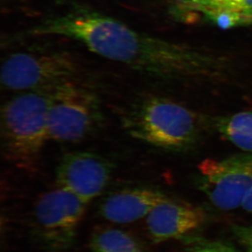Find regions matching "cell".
Instances as JSON below:
<instances>
[{
	"label": "cell",
	"instance_id": "cell-3",
	"mask_svg": "<svg viewBox=\"0 0 252 252\" xmlns=\"http://www.w3.org/2000/svg\"><path fill=\"white\" fill-rule=\"evenodd\" d=\"M134 138L173 152H185L196 146L201 128L196 115L181 104L152 96L137 104L125 120Z\"/></svg>",
	"mask_w": 252,
	"mask_h": 252
},
{
	"label": "cell",
	"instance_id": "cell-11",
	"mask_svg": "<svg viewBox=\"0 0 252 252\" xmlns=\"http://www.w3.org/2000/svg\"><path fill=\"white\" fill-rule=\"evenodd\" d=\"M213 128L225 140L245 152H252V112L243 111L214 118Z\"/></svg>",
	"mask_w": 252,
	"mask_h": 252
},
{
	"label": "cell",
	"instance_id": "cell-15",
	"mask_svg": "<svg viewBox=\"0 0 252 252\" xmlns=\"http://www.w3.org/2000/svg\"><path fill=\"white\" fill-rule=\"evenodd\" d=\"M185 252H239L228 243L221 241L201 240L190 245Z\"/></svg>",
	"mask_w": 252,
	"mask_h": 252
},
{
	"label": "cell",
	"instance_id": "cell-19",
	"mask_svg": "<svg viewBox=\"0 0 252 252\" xmlns=\"http://www.w3.org/2000/svg\"><path fill=\"white\" fill-rule=\"evenodd\" d=\"M142 252L141 251L140 249H138V250H135V251H134V252Z\"/></svg>",
	"mask_w": 252,
	"mask_h": 252
},
{
	"label": "cell",
	"instance_id": "cell-10",
	"mask_svg": "<svg viewBox=\"0 0 252 252\" xmlns=\"http://www.w3.org/2000/svg\"><path fill=\"white\" fill-rule=\"evenodd\" d=\"M168 197L149 188L123 189L104 198L99 211L101 216L116 223H129L147 217Z\"/></svg>",
	"mask_w": 252,
	"mask_h": 252
},
{
	"label": "cell",
	"instance_id": "cell-17",
	"mask_svg": "<svg viewBox=\"0 0 252 252\" xmlns=\"http://www.w3.org/2000/svg\"><path fill=\"white\" fill-rule=\"evenodd\" d=\"M242 207L245 211L252 213V188L244 199Z\"/></svg>",
	"mask_w": 252,
	"mask_h": 252
},
{
	"label": "cell",
	"instance_id": "cell-9",
	"mask_svg": "<svg viewBox=\"0 0 252 252\" xmlns=\"http://www.w3.org/2000/svg\"><path fill=\"white\" fill-rule=\"evenodd\" d=\"M146 217L149 236L156 244L185 236L200 228L207 218L200 207L170 198L157 205Z\"/></svg>",
	"mask_w": 252,
	"mask_h": 252
},
{
	"label": "cell",
	"instance_id": "cell-16",
	"mask_svg": "<svg viewBox=\"0 0 252 252\" xmlns=\"http://www.w3.org/2000/svg\"><path fill=\"white\" fill-rule=\"evenodd\" d=\"M231 232L245 252H252V225H232Z\"/></svg>",
	"mask_w": 252,
	"mask_h": 252
},
{
	"label": "cell",
	"instance_id": "cell-18",
	"mask_svg": "<svg viewBox=\"0 0 252 252\" xmlns=\"http://www.w3.org/2000/svg\"><path fill=\"white\" fill-rule=\"evenodd\" d=\"M187 1H189V0H172V6L180 4Z\"/></svg>",
	"mask_w": 252,
	"mask_h": 252
},
{
	"label": "cell",
	"instance_id": "cell-8",
	"mask_svg": "<svg viewBox=\"0 0 252 252\" xmlns=\"http://www.w3.org/2000/svg\"><path fill=\"white\" fill-rule=\"evenodd\" d=\"M113 164L99 154L75 152L63 156L56 169V182L88 204L100 195L112 177Z\"/></svg>",
	"mask_w": 252,
	"mask_h": 252
},
{
	"label": "cell",
	"instance_id": "cell-14",
	"mask_svg": "<svg viewBox=\"0 0 252 252\" xmlns=\"http://www.w3.org/2000/svg\"><path fill=\"white\" fill-rule=\"evenodd\" d=\"M200 14L223 29L252 25V17L233 11L210 9L202 11Z\"/></svg>",
	"mask_w": 252,
	"mask_h": 252
},
{
	"label": "cell",
	"instance_id": "cell-7",
	"mask_svg": "<svg viewBox=\"0 0 252 252\" xmlns=\"http://www.w3.org/2000/svg\"><path fill=\"white\" fill-rule=\"evenodd\" d=\"M86 205L77 195L59 187L39 197L34 216L46 248L61 252L72 246Z\"/></svg>",
	"mask_w": 252,
	"mask_h": 252
},
{
	"label": "cell",
	"instance_id": "cell-5",
	"mask_svg": "<svg viewBox=\"0 0 252 252\" xmlns=\"http://www.w3.org/2000/svg\"><path fill=\"white\" fill-rule=\"evenodd\" d=\"M80 69L67 53H14L1 63V83L8 90L49 91L74 81Z\"/></svg>",
	"mask_w": 252,
	"mask_h": 252
},
{
	"label": "cell",
	"instance_id": "cell-1",
	"mask_svg": "<svg viewBox=\"0 0 252 252\" xmlns=\"http://www.w3.org/2000/svg\"><path fill=\"white\" fill-rule=\"evenodd\" d=\"M24 35L69 38L101 57L167 80L200 82L211 66L206 49L140 32L119 20L79 4L46 18L25 32Z\"/></svg>",
	"mask_w": 252,
	"mask_h": 252
},
{
	"label": "cell",
	"instance_id": "cell-13",
	"mask_svg": "<svg viewBox=\"0 0 252 252\" xmlns=\"http://www.w3.org/2000/svg\"><path fill=\"white\" fill-rule=\"evenodd\" d=\"M172 7L178 14H200L205 10L220 9L252 18V0H189Z\"/></svg>",
	"mask_w": 252,
	"mask_h": 252
},
{
	"label": "cell",
	"instance_id": "cell-2",
	"mask_svg": "<svg viewBox=\"0 0 252 252\" xmlns=\"http://www.w3.org/2000/svg\"><path fill=\"white\" fill-rule=\"evenodd\" d=\"M48 104V91H31L9 99L1 109L3 156L28 174H35L39 170L43 149L50 140Z\"/></svg>",
	"mask_w": 252,
	"mask_h": 252
},
{
	"label": "cell",
	"instance_id": "cell-6",
	"mask_svg": "<svg viewBox=\"0 0 252 252\" xmlns=\"http://www.w3.org/2000/svg\"><path fill=\"white\" fill-rule=\"evenodd\" d=\"M196 185L220 210L242 207L252 188V152L220 160L205 159L198 165Z\"/></svg>",
	"mask_w": 252,
	"mask_h": 252
},
{
	"label": "cell",
	"instance_id": "cell-4",
	"mask_svg": "<svg viewBox=\"0 0 252 252\" xmlns=\"http://www.w3.org/2000/svg\"><path fill=\"white\" fill-rule=\"evenodd\" d=\"M48 92L50 140L77 142L92 133L101 124L102 112L97 96L74 81Z\"/></svg>",
	"mask_w": 252,
	"mask_h": 252
},
{
	"label": "cell",
	"instance_id": "cell-12",
	"mask_svg": "<svg viewBox=\"0 0 252 252\" xmlns=\"http://www.w3.org/2000/svg\"><path fill=\"white\" fill-rule=\"evenodd\" d=\"M92 252H132L138 250L135 239L117 228L96 230L91 239Z\"/></svg>",
	"mask_w": 252,
	"mask_h": 252
}]
</instances>
